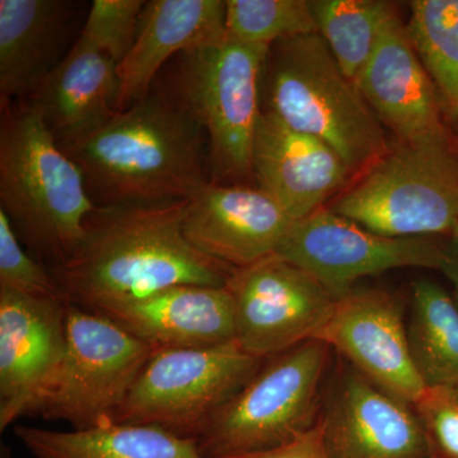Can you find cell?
<instances>
[{"label":"cell","instance_id":"obj_19","mask_svg":"<svg viewBox=\"0 0 458 458\" xmlns=\"http://www.w3.org/2000/svg\"><path fill=\"white\" fill-rule=\"evenodd\" d=\"M225 9L223 0L146 2L134 44L117 65V111L146 98L157 74L172 56L225 38Z\"/></svg>","mask_w":458,"mask_h":458},{"label":"cell","instance_id":"obj_31","mask_svg":"<svg viewBox=\"0 0 458 458\" xmlns=\"http://www.w3.org/2000/svg\"><path fill=\"white\" fill-rule=\"evenodd\" d=\"M447 237V242L443 246V258L439 271L450 280L452 288H454V300L458 306V227Z\"/></svg>","mask_w":458,"mask_h":458},{"label":"cell","instance_id":"obj_26","mask_svg":"<svg viewBox=\"0 0 458 458\" xmlns=\"http://www.w3.org/2000/svg\"><path fill=\"white\" fill-rule=\"evenodd\" d=\"M225 31L245 44L270 47L276 42L318 33L311 2L227 0Z\"/></svg>","mask_w":458,"mask_h":458},{"label":"cell","instance_id":"obj_14","mask_svg":"<svg viewBox=\"0 0 458 458\" xmlns=\"http://www.w3.org/2000/svg\"><path fill=\"white\" fill-rule=\"evenodd\" d=\"M66 307L0 286V430L23 418L66 352Z\"/></svg>","mask_w":458,"mask_h":458},{"label":"cell","instance_id":"obj_3","mask_svg":"<svg viewBox=\"0 0 458 458\" xmlns=\"http://www.w3.org/2000/svg\"><path fill=\"white\" fill-rule=\"evenodd\" d=\"M2 111L0 210L29 254L51 271L73 255L98 205L80 165L31 101L14 102Z\"/></svg>","mask_w":458,"mask_h":458},{"label":"cell","instance_id":"obj_16","mask_svg":"<svg viewBox=\"0 0 458 458\" xmlns=\"http://www.w3.org/2000/svg\"><path fill=\"white\" fill-rule=\"evenodd\" d=\"M252 171L259 188L293 222L327 208L352 176L327 143L294 131L267 110H261L256 125Z\"/></svg>","mask_w":458,"mask_h":458},{"label":"cell","instance_id":"obj_22","mask_svg":"<svg viewBox=\"0 0 458 458\" xmlns=\"http://www.w3.org/2000/svg\"><path fill=\"white\" fill-rule=\"evenodd\" d=\"M31 458H207L195 439L161 428L107 423L84 430L14 426Z\"/></svg>","mask_w":458,"mask_h":458},{"label":"cell","instance_id":"obj_2","mask_svg":"<svg viewBox=\"0 0 458 458\" xmlns=\"http://www.w3.org/2000/svg\"><path fill=\"white\" fill-rule=\"evenodd\" d=\"M59 144L98 207L189 200L210 182L205 132L165 89L153 87L96 131Z\"/></svg>","mask_w":458,"mask_h":458},{"label":"cell","instance_id":"obj_1","mask_svg":"<svg viewBox=\"0 0 458 458\" xmlns=\"http://www.w3.org/2000/svg\"><path fill=\"white\" fill-rule=\"evenodd\" d=\"M189 200L96 207L73 255L51 270L66 301L90 312L174 285H227L233 267L183 233Z\"/></svg>","mask_w":458,"mask_h":458},{"label":"cell","instance_id":"obj_20","mask_svg":"<svg viewBox=\"0 0 458 458\" xmlns=\"http://www.w3.org/2000/svg\"><path fill=\"white\" fill-rule=\"evenodd\" d=\"M77 4L65 0H0V106L31 98L62 49Z\"/></svg>","mask_w":458,"mask_h":458},{"label":"cell","instance_id":"obj_23","mask_svg":"<svg viewBox=\"0 0 458 458\" xmlns=\"http://www.w3.org/2000/svg\"><path fill=\"white\" fill-rule=\"evenodd\" d=\"M408 337L424 385L458 388V306L432 280L412 283Z\"/></svg>","mask_w":458,"mask_h":458},{"label":"cell","instance_id":"obj_12","mask_svg":"<svg viewBox=\"0 0 458 458\" xmlns=\"http://www.w3.org/2000/svg\"><path fill=\"white\" fill-rule=\"evenodd\" d=\"M315 340L386 393L414 405L427 390L410 352L403 302L384 289H352L337 300Z\"/></svg>","mask_w":458,"mask_h":458},{"label":"cell","instance_id":"obj_11","mask_svg":"<svg viewBox=\"0 0 458 458\" xmlns=\"http://www.w3.org/2000/svg\"><path fill=\"white\" fill-rule=\"evenodd\" d=\"M443 246L432 237L381 236L322 208L291 223L276 255L343 297L364 276L400 267L439 270Z\"/></svg>","mask_w":458,"mask_h":458},{"label":"cell","instance_id":"obj_7","mask_svg":"<svg viewBox=\"0 0 458 458\" xmlns=\"http://www.w3.org/2000/svg\"><path fill=\"white\" fill-rule=\"evenodd\" d=\"M330 351L327 343L309 340L265 360L205 428L198 439L203 456L262 454L311 430L318 423Z\"/></svg>","mask_w":458,"mask_h":458},{"label":"cell","instance_id":"obj_9","mask_svg":"<svg viewBox=\"0 0 458 458\" xmlns=\"http://www.w3.org/2000/svg\"><path fill=\"white\" fill-rule=\"evenodd\" d=\"M264 361L237 342L157 349L117 410L114 423L161 428L198 442L216 412Z\"/></svg>","mask_w":458,"mask_h":458},{"label":"cell","instance_id":"obj_5","mask_svg":"<svg viewBox=\"0 0 458 458\" xmlns=\"http://www.w3.org/2000/svg\"><path fill=\"white\" fill-rule=\"evenodd\" d=\"M269 50L225 33L221 40L177 59L165 89L203 129L212 182L250 185L249 180L254 179L252 146Z\"/></svg>","mask_w":458,"mask_h":458},{"label":"cell","instance_id":"obj_21","mask_svg":"<svg viewBox=\"0 0 458 458\" xmlns=\"http://www.w3.org/2000/svg\"><path fill=\"white\" fill-rule=\"evenodd\" d=\"M117 63L107 54L72 47L29 101L56 140H78L117 111Z\"/></svg>","mask_w":458,"mask_h":458},{"label":"cell","instance_id":"obj_28","mask_svg":"<svg viewBox=\"0 0 458 458\" xmlns=\"http://www.w3.org/2000/svg\"><path fill=\"white\" fill-rule=\"evenodd\" d=\"M0 286L35 298L66 301L53 273L25 251L3 210H0Z\"/></svg>","mask_w":458,"mask_h":458},{"label":"cell","instance_id":"obj_4","mask_svg":"<svg viewBox=\"0 0 458 458\" xmlns=\"http://www.w3.org/2000/svg\"><path fill=\"white\" fill-rule=\"evenodd\" d=\"M264 71V110L327 143L352 174H363L387 152L384 125L319 33L271 45Z\"/></svg>","mask_w":458,"mask_h":458},{"label":"cell","instance_id":"obj_17","mask_svg":"<svg viewBox=\"0 0 458 458\" xmlns=\"http://www.w3.org/2000/svg\"><path fill=\"white\" fill-rule=\"evenodd\" d=\"M355 84L400 143H423L448 134L436 86L396 13L386 23Z\"/></svg>","mask_w":458,"mask_h":458},{"label":"cell","instance_id":"obj_27","mask_svg":"<svg viewBox=\"0 0 458 458\" xmlns=\"http://www.w3.org/2000/svg\"><path fill=\"white\" fill-rule=\"evenodd\" d=\"M144 5L141 0H95L73 47L107 54L119 65L134 44Z\"/></svg>","mask_w":458,"mask_h":458},{"label":"cell","instance_id":"obj_15","mask_svg":"<svg viewBox=\"0 0 458 458\" xmlns=\"http://www.w3.org/2000/svg\"><path fill=\"white\" fill-rule=\"evenodd\" d=\"M292 222L259 186L210 181L189 199L182 228L201 254L240 269L276 255Z\"/></svg>","mask_w":458,"mask_h":458},{"label":"cell","instance_id":"obj_30","mask_svg":"<svg viewBox=\"0 0 458 458\" xmlns=\"http://www.w3.org/2000/svg\"><path fill=\"white\" fill-rule=\"evenodd\" d=\"M233 458H328V456L322 445L321 428L318 423L309 432L276 450Z\"/></svg>","mask_w":458,"mask_h":458},{"label":"cell","instance_id":"obj_18","mask_svg":"<svg viewBox=\"0 0 458 458\" xmlns=\"http://www.w3.org/2000/svg\"><path fill=\"white\" fill-rule=\"evenodd\" d=\"M96 313L156 349L236 342L233 297L225 286H170Z\"/></svg>","mask_w":458,"mask_h":458},{"label":"cell","instance_id":"obj_6","mask_svg":"<svg viewBox=\"0 0 458 458\" xmlns=\"http://www.w3.org/2000/svg\"><path fill=\"white\" fill-rule=\"evenodd\" d=\"M328 209L381 236H450L458 227V148L450 134L400 143Z\"/></svg>","mask_w":458,"mask_h":458},{"label":"cell","instance_id":"obj_25","mask_svg":"<svg viewBox=\"0 0 458 458\" xmlns=\"http://www.w3.org/2000/svg\"><path fill=\"white\" fill-rule=\"evenodd\" d=\"M410 12V40L445 107L458 117V0H415Z\"/></svg>","mask_w":458,"mask_h":458},{"label":"cell","instance_id":"obj_29","mask_svg":"<svg viewBox=\"0 0 458 458\" xmlns=\"http://www.w3.org/2000/svg\"><path fill=\"white\" fill-rule=\"evenodd\" d=\"M412 406L429 437L432 458H458V388L428 387Z\"/></svg>","mask_w":458,"mask_h":458},{"label":"cell","instance_id":"obj_8","mask_svg":"<svg viewBox=\"0 0 458 458\" xmlns=\"http://www.w3.org/2000/svg\"><path fill=\"white\" fill-rule=\"evenodd\" d=\"M66 337L64 360L23 418L66 421L73 430L113 423L157 349L110 318L69 302Z\"/></svg>","mask_w":458,"mask_h":458},{"label":"cell","instance_id":"obj_13","mask_svg":"<svg viewBox=\"0 0 458 458\" xmlns=\"http://www.w3.org/2000/svg\"><path fill=\"white\" fill-rule=\"evenodd\" d=\"M328 458H432L414 406L357 369H340L318 419Z\"/></svg>","mask_w":458,"mask_h":458},{"label":"cell","instance_id":"obj_10","mask_svg":"<svg viewBox=\"0 0 458 458\" xmlns=\"http://www.w3.org/2000/svg\"><path fill=\"white\" fill-rule=\"evenodd\" d=\"M225 288L238 345L262 360L315 340L340 298L278 255L234 269Z\"/></svg>","mask_w":458,"mask_h":458},{"label":"cell","instance_id":"obj_24","mask_svg":"<svg viewBox=\"0 0 458 458\" xmlns=\"http://www.w3.org/2000/svg\"><path fill=\"white\" fill-rule=\"evenodd\" d=\"M318 33L343 73L355 83L376 49L386 23L396 13L382 0H313Z\"/></svg>","mask_w":458,"mask_h":458}]
</instances>
